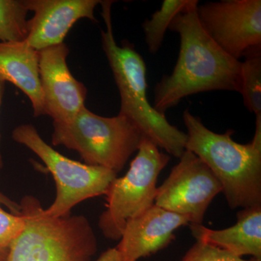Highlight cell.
Returning a JSON list of instances; mask_svg holds the SVG:
<instances>
[{
	"mask_svg": "<svg viewBox=\"0 0 261 261\" xmlns=\"http://www.w3.org/2000/svg\"><path fill=\"white\" fill-rule=\"evenodd\" d=\"M99 0H24L34 16L28 20V34L24 41L41 51L63 44L75 22L87 18L97 22L94 9Z\"/></svg>",
	"mask_w": 261,
	"mask_h": 261,
	"instance_id": "8fae6325",
	"label": "cell"
},
{
	"mask_svg": "<svg viewBox=\"0 0 261 261\" xmlns=\"http://www.w3.org/2000/svg\"><path fill=\"white\" fill-rule=\"evenodd\" d=\"M142 134L125 117H103L84 107L69 121L53 122L51 143L80 154L89 166L120 172L138 150Z\"/></svg>",
	"mask_w": 261,
	"mask_h": 261,
	"instance_id": "5b68a950",
	"label": "cell"
},
{
	"mask_svg": "<svg viewBox=\"0 0 261 261\" xmlns=\"http://www.w3.org/2000/svg\"><path fill=\"white\" fill-rule=\"evenodd\" d=\"M169 161L168 154L143 135L126 175L115 178L105 195L106 210L98 222L105 238L120 240L127 223L154 205L158 177Z\"/></svg>",
	"mask_w": 261,
	"mask_h": 261,
	"instance_id": "8992f818",
	"label": "cell"
},
{
	"mask_svg": "<svg viewBox=\"0 0 261 261\" xmlns=\"http://www.w3.org/2000/svg\"><path fill=\"white\" fill-rule=\"evenodd\" d=\"M244 104L255 116H261V51L242 61L241 88Z\"/></svg>",
	"mask_w": 261,
	"mask_h": 261,
	"instance_id": "e0dca14e",
	"label": "cell"
},
{
	"mask_svg": "<svg viewBox=\"0 0 261 261\" xmlns=\"http://www.w3.org/2000/svg\"><path fill=\"white\" fill-rule=\"evenodd\" d=\"M25 227L9 247L6 261H90L97 240L82 215L53 218L40 202L25 195L20 202Z\"/></svg>",
	"mask_w": 261,
	"mask_h": 261,
	"instance_id": "277c9868",
	"label": "cell"
},
{
	"mask_svg": "<svg viewBox=\"0 0 261 261\" xmlns=\"http://www.w3.org/2000/svg\"><path fill=\"white\" fill-rule=\"evenodd\" d=\"M5 89V82L0 80V109H1L2 103H3V97H4ZM0 144H1V134H0ZM4 163H3V156H2L1 149H0V171L3 168Z\"/></svg>",
	"mask_w": 261,
	"mask_h": 261,
	"instance_id": "7402d4cb",
	"label": "cell"
},
{
	"mask_svg": "<svg viewBox=\"0 0 261 261\" xmlns=\"http://www.w3.org/2000/svg\"><path fill=\"white\" fill-rule=\"evenodd\" d=\"M191 0H164L161 9L146 20L142 24L145 33L146 44L151 54H155L162 46L165 34L169 28L173 18L185 11Z\"/></svg>",
	"mask_w": 261,
	"mask_h": 261,
	"instance_id": "9a60e30c",
	"label": "cell"
},
{
	"mask_svg": "<svg viewBox=\"0 0 261 261\" xmlns=\"http://www.w3.org/2000/svg\"><path fill=\"white\" fill-rule=\"evenodd\" d=\"M197 0L178 13L169 29L180 37L177 61L154 90L153 108L161 114L200 92L231 91L240 93L242 61L225 53L202 29L197 16Z\"/></svg>",
	"mask_w": 261,
	"mask_h": 261,
	"instance_id": "6da1fadb",
	"label": "cell"
},
{
	"mask_svg": "<svg viewBox=\"0 0 261 261\" xmlns=\"http://www.w3.org/2000/svg\"><path fill=\"white\" fill-rule=\"evenodd\" d=\"M0 80L13 84L29 97L34 117L46 115L39 76V51L25 42H0Z\"/></svg>",
	"mask_w": 261,
	"mask_h": 261,
	"instance_id": "5bb4252c",
	"label": "cell"
},
{
	"mask_svg": "<svg viewBox=\"0 0 261 261\" xmlns=\"http://www.w3.org/2000/svg\"><path fill=\"white\" fill-rule=\"evenodd\" d=\"M25 227L21 214L7 212L0 207V248L9 249Z\"/></svg>",
	"mask_w": 261,
	"mask_h": 261,
	"instance_id": "d6986e66",
	"label": "cell"
},
{
	"mask_svg": "<svg viewBox=\"0 0 261 261\" xmlns=\"http://www.w3.org/2000/svg\"><path fill=\"white\" fill-rule=\"evenodd\" d=\"M113 1H102V15L106 30L101 32L102 47L121 96L118 115L135 125L142 135L159 148L180 159L187 136L155 111L147 97V67L135 46L127 41L118 45L113 34L111 7Z\"/></svg>",
	"mask_w": 261,
	"mask_h": 261,
	"instance_id": "3957f363",
	"label": "cell"
},
{
	"mask_svg": "<svg viewBox=\"0 0 261 261\" xmlns=\"http://www.w3.org/2000/svg\"><path fill=\"white\" fill-rule=\"evenodd\" d=\"M237 218V224L225 229L212 230L202 224L189 226L197 241L219 247L238 257L250 255L252 261H261V205L243 208Z\"/></svg>",
	"mask_w": 261,
	"mask_h": 261,
	"instance_id": "4fadbf2b",
	"label": "cell"
},
{
	"mask_svg": "<svg viewBox=\"0 0 261 261\" xmlns=\"http://www.w3.org/2000/svg\"><path fill=\"white\" fill-rule=\"evenodd\" d=\"M221 192L222 187L208 166L185 150L167 179L158 187L154 205L187 216L190 224H202L209 205Z\"/></svg>",
	"mask_w": 261,
	"mask_h": 261,
	"instance_id": "9c48e42d",
	"label": "cell"
},
{
	"mask_svg": "<svg viewBox=\"0 0 261 261\" xmlns=\"http://www.w3.org/2000/svg\"><path fill=\"white\" fill-rule=\"evenodd\" d=\"M17 143L32 151L45 165L56 185V197L48 208L47 216L61 218L80 202L105 195L117 173L108 168L89 166L63 155L48 145L32 124H22L12 132Z\"/></svg>",
	"mask_w": 261,
	"mask_h": 261,
	"instance_id": "52a82bcc",
	"label": "cell"
},
{
	"mask_svg": "<svg viewBox=\"0 0 261 261\" xmlns=\"http://www.w3.org/2000/svg\"><path fill=\"white\" fill-rule=\"evenodd\" d=\"M95 261H122L121 255L116 247L110 248L103 252Z\"/></svg>",
	"mask_w": 261,
	"mask_h": 261,
	"instance_id": "44dd1931",
	"label": "cell"
},
{
	"mask_svg": "<svg viewBox=\"0 0 261 261\" xmlns=\"http://www.w3.org/2000/svg\"><path fill=\"white\" fill-rule=\"evenodd\" d=\"M181 261H249L236 256L231 252L197 241L187 252Z\"/></svg>",
	"mask_w": 261,
	"mask_h": 261,
	"instance_id": "ac0fdd59",
	"label": "cell"
},
{
	"mask_svg": "<svg viewBox=\"0 0 261 261\" xmlns=\"http://www.w3.org/2000/svg\"><path fill=\"white\" fill-rule=\"evenodd\" d=\"M9 249L0 248V261H6Z\"/></svg>",
	"mask_w": 261,
	"mask_h": 261,
	"instance_id": "603a6c76",
	"label": "cell"
},
{
	"mask_svg": "<svg viewBox=\"0 0 261 261\" xmlns=\"http://www.w3.org/2000/svg\"><path fill=\"white\" fill-rule=\"evenodd\" d=\"M0 205L5 206L12 214L16 215L21 214L20 204L11 200L8 196L0 192Z\"/></svg>",
	"mask_w": 261,
	"mask_h": 261,
	"instance_id": "ffe728a7",
	"label": "cell"
},
{
	"mask_svg": "<svg viewBox=\"0 0 261 261\" xmlns=\"http://www.w3.org/2000/svg\"><path fill=\"white\" fill-rule=\"evenodd\" d=\"M202 29L225 53L240 61L261 51L260 0H224L199 5Z\"/></svg>",
	"mask_w": 261,
	"mask_h": 261,
	"instance_id": "ba28073f",
	"label": "cell"
},
{
	"mask_svg": "<svg viewBox=\"0 0 261 261\" xmlns=\"http://www.w3.org/2000/svg\"><path fill=\"white\" fill-rule=\"evenodd\" d=\"M190 224L186 216L154 205L127 223L116 248L122 261H138L168 246L177 228Z\"/></svg>",
	"mask_w": 261,
	"mask_h": 261,
	"instance_id": "7c38bea8",
	"label": "cell"
},
{
	"mask_svg": "<svg viewBox=\"0 0 261 261\" xmlns=\"http://www.w3.org/2000/svg\"><path fill=\"white\" fill-rule=\"evenodd\" d=\"M183 121L187 130L185 149L214 173L230 208L261 205V116L256 117L253 139L245 145L232 140L234 130L215 133L189 109L184 111Z\"/></svg>",
	"mask_w": 261,
	"mask_h": 261,
	"instance_id": "7a4b0ae2",
	"label": "cell"
},
{
	"mask_svg": "<svg viewBox=\"0 0 261 261\" xmlns=\"http://www.w3.org/2000/svg\"><path fill=\"white\" fill-rule=\"evenodd\" d=\"M29 10L24 0H0V42H24L28 34Z\"/></svg>",
	"mask_w": 261,
	"mask_h": 261,
	"instance_id": "2e32d148",
	"label": "cell"
},
{
	"mask_svg": "<svg viewBox=\"0 0 261 261\" xmlns=\"http://www.w3.org/2000/svg\"><path fill=\"white\" fill-rule=\"evenodd\" d=\"M68 54L65 43L39 51L44 110L55 123L70 121L85 107L87 89L70 73L67 64Z\"/></svg>",
	"mask_w": 261,
	"mask_h": 261,
	"instance_id": "30bf717a",
	"label": "cell"
}]
</instances>
